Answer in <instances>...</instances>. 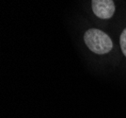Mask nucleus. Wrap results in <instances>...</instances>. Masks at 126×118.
I'll return each instance as SVG.
<instances>
[{"instance_id": "nucleus-2", "label": "nucleus", "mask_w": 126, "mask_h": 118, "mask_svg": "<svg viewBox=\"0 0 126 118\" xmlns=\"http://www.w3.org/2000/svg\"><path fill=\"white\" fill-rule=\"evenodd\" d=\"M91 7L95 15L101 19H109L115 12L113 0H91Z\"/></svg>"}, {"instance_id": "nucleus-3", "label": "nucleus", "mask_w": 126, "mask_h": 118, "mask_svg": "<svg viewBox=\"0 0 126 118\" xmlns=\"http://www.w3.org/2000/svg\"><path fill=\"white\" fill-rule=\"evenodd\" d=\"M120 43H121V48L122 50V53L126 57V28L123 29V31L121 34L120 38Z\"/></svg>"}, {"instance_id": "nucleus-1", "label": "nucleus", "mask_w": 126, "mask_h": 118, "mask_svg": "<svg viewBox=\"0 0 126 118\" xmlns=\"http://www.w3.org/2000/svg\"><path fill=\"white\" fill-rule=\"evenodd\" d=\"M86 45L96 54H106L113 47L110 37L98 28H90L84 35Z\"/></svg>"}]
</instances>
